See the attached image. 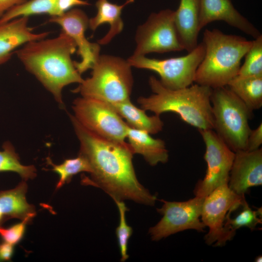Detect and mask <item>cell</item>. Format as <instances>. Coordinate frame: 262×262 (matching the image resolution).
<instances>
[{
  "label": "cell",
  "mask_w": 262,
  "mask_h": 262,
  "mask_svg": "<svg viewBox=\"0 0 262 262\" xmlns=\"http://www.w3.org/2000/svg\"><path fill=\"white\" fill-rule=\"evenodd\" d=\"M80 142L79 154L88 161L90 177L82 182L100 188L114 200L129 199L154 206L157 199L138 181L132 164V153L128 143L110 141L89 131L74 116L68 114Z\"/></svg>",
  "instance_id": "6da1fadb"
},
{
  "label": "cell",
  "mask_w": 262,
  "mask_h": 262,
  "mask_svg": "<svg viewBox=\"0 0 262 262\" xmlns=\"http://www.w3.org/2000/svg\"><path fill=\"white\" fill-rule=\"evenodd\" d=\"M76 51L74 41L62 31L55 38L27 43L16 51V54L26 69L63 106V88L73 83L80 84L83 80L71 59Z\"/></svg>",
  "instance_id": "7a4b0ae2"
},
{
  "label": "cell",
  "mask_w": 262,
  "mask_h": 262,
  "mask_svg": "<svg viewBox=\"0 0 262 262\" xmlns=\"http://www.w3.org/2000/svg\"><path fill=\"white\" fill-rule=\"evenodd\" d=\"M148 82L153 94L138 98L142 109L158 115L166 112L175 113L198 131L213 130L212 88L196 83L183 88L171 89L164 87L153 76L149 77Z\"/></svg>",
  "instance_id": "3957f363"
},
{
  "label": "cell",
  "mask_w": 262,
  "mask_h": 262,
  "mask_svg": "<svg viewBox=\"0 0 262 262\" xmlns=\"http://www.w3.org/2000/svg\"><path fill=\"white\" fill-rule=\"evenodd\" d=\"M202 42L205 54L196 70L194 82L215 89L227 86L238 75L241 60L253 41L214 29L205 30Z\"/></svg>",
  "instance_id": "277c9868"
},
{
  "label": "cell",
  "mask_w": 262,
  "mask_h": 262,
  "mask_svg": "<svg viewBox=\"0 0 262 262\" xmlns=\"http://www.w3.org/2000/svg\"><path fill=\"white\" fill-rule=\"evenodd\" d=\"M131 67L120 57L100 55L91 76L83 79L72 92L111 104L130 100L133 83Z\"/></svg>",
  "instance_id": "5b68a950"
},
{
  "label": "cell",
  "mask_w": 262,
  "mask_h": 262,
  "mask_svg": "<svg viewBox=\"0 0 262 262\" xmlns=\"http://www.w3.org/2000/svg\"><path fill=\"white\" fill-rule=\"evenodd\" d=\"M226 87L212 89L213 130L234 152L246 150L253 111Z\"/></svg>",
  "instance_id": "8992f818"
},
{
  "label": "cell",
  "mask_w": 262,
  "mask_h": 262,
  "mask_svg": "<svg viewBox=\"0 0 262 262\" xmlns=\"http://www.w3.org/2000/svg\"><path fill=\"white\" fill-rule=\"evenodd\" d=\"M205 54L203 42L186 55L165 59L131 55L127 60L131 67L149 70L160 77L161 83L171 89L190 86L194 82L196 70Z\"/></svg>",
  "instance_id": "52a82bcc"
},
{
  "label": "cell",
  "mask_w": 262,
  "mask_h": 262,
  "mask_svg": "<svg viewBox=\"0 0 262 262\" xmlns=\"http://www.w3.org/2000/svg\"><path fill=\"white\" fill-rule=\"evenodd\" d=\"M72 108L74 117L89 131L110 141L125 143L128 125L111 104L82 97L74 100Z\"/></svg>",
  "instance_id": "ba28073f"
},
{
  "label": "cell",
  "mask_w": 262,
  "mask_h": 262,
  "mask_svg": "<svg viewBox=\"0 0 262 262\" xmlns=\"http://www.w3.org/2000/svg\"><path fill=\"white\" fill-rule=\"evenodd\" d=\"M132 55L184 50L175 22V11L164 9L152 13L139 25L135 35Z\"/></svg>",
  "instance_id": "9c48e42d"
},
{
  "label": "cell",
  "mask_w": 262,
  "mask_h": 262,
  "mask_svg": "<svg viewBox=\"0 0 262 262\" xmlns=\"http://www.w3.org/2000/svg\"><path fill=\"white\" fill-rule=\"evenodd\" d=\"M245 199V196L235 193L228 183L217 187L204 198L201 217L205 226L209 228L204 237L207 244L221 246L231 240L235 234L226 229V217L241 206Z\"/></svg>",
  "instance_id": "30bf717a"
},
{
  "label": "cell",
  "mask_w": 262,
  "mask_h": 262,
  "mask_svg": "<svg viewBox=\"0 0 262 262\" xmlns=\"http://www.w3.org/2000/svg\"><path fill=\"white\" fill-rule=\"evenodd\" d=\"M199 131L205 146L204 158L207 167L204 178L197 183L194 194L204 198L217 187L228 183L235 152L213 130Z\"/></svg>",
  "instance_id": "8fae6325"
},
{
  "label": "cell",
  "mask_w": 262,
  "mask_h": 262,
  "mask_svg": "<svg viewBox=\"0 0 262 262\" xmlns=\"http://www.w3.org/2000/svg\"><path fill=\"white\" fill-rule=\"evenodd\" d=\"M204 199L196 196L181 202L161 199L163 204L157 210L163 217L156 225L149 229L152 240L157 241L187 229L203 231L205 226L200 217Z\"/></svg>",
  "instance_id": "7c38bea8"
},
{
  "label": "cell",
  "mask_w": 262,
  "mask_h": 262,
  "mask_svg": "<svg viewBox=\"0 0 262 262\" xmlns=\"http://www.w3.org/2000/svg\"><path fill=\"white\" fill-rule=\"evenodd\" d=\"M49 22L54 23L62 31L69 35L77 47V53L81 57L80 62L74 61L75 66L82 75L92 69L100 55V47L98 43L90 42L85 36L89 27V18L82 10L74 8L59 16H50Z\"/></svg>",
  "instance_id": "4fadbf2b"
},
{
  "label": "cell",
  "mask_w": 262,
  "mask_h": 262,
  "mask_svg": "<svg viewBox=\"0 0 262 262\" xmlns=\"http://www.w3.org/2000/svg\"><path fill=\"white\" fill-rule=\"evenodd\" d=\"M234 152L228 186L236 194L245 196L250 188L262 184V149Z\"/></svg>",
  "instance_id": "5bb4252c"
},
{
  "label": "cell",
  "mask_w": 262,
  "mask_h": 262,
  "mask_svg": "<svg viewBox=\"0 0 262 262\" xmlns=\"http://www.w3.org/2000/svg\"><path fill=\"white\" fill-rule=\"evenodd\" d=\"M217 20L223 21L255 39L261 35L257 28L234 8L230 0H200V30Z\"/></svg>",
  "instance_id": "9a60e30c"
},
{
  "label": "cell",
  "mask_w": 262,
  "mask_h": 262,
  "mask_svg": "<svg viewBox=\"0 0 262 262\" xmlns=\"http://www.w3.org/2000/svg\"><path fill=\"white\" fill-rule=\"evenodd\" d=\"M22 16L0 25V65L8 61L13 50L29 42L45 38L49 32L35 33Z\"/></svg>",
  "instance_id": "2e32d148"
},
{
  "label": "cell",
  "mask_w": 262,
  "mask_h": 262,
  "mask_svg": "<svg viewBox=\"0 0 262 262\" xmlns=\"http://www.w3.org/2000/svg\"><path fill=\"white\" fill-rule=\"evenodd\" d=\"M200 9V0H180L175 11L178 35L184 49L188 52L198 45Z\"/></svg>",
  "instance_id": "e0dca14e"
},
{
  "label": "cell",
  "mask_w": 262,
  "mask_h": 262,
  "mask_svg": "<svg viewBox=\"0 0 262 262\" xmlns=\"http://www.w3.org/2000/svg\"><path fill=\"white\" fill-rule=\"evenodd\" d=\"M150 134L128 126L126 138L132 153L141 155L151 166L166 163L168 153L165 142L161 139L152 137Z\"/></svg>",
  "instance_id": "ac0fdd59"
},
{
  "label": "cell",
  "mask_w": 262,
  "mask_h": 262,
  "mask_svg": "<svg viewBox=\"0 0 262 262\" xmlns=\"http://www.w3.org/2000/svg\"><path fill=\"white\" fill-rule=\"evenodd\" d=\"M133 2L134 0H127L124 4L118 5L108 0H97L96 2L97 13L95 16L89 19V27L95 31L103 24L110 25L108 33L98 41V43L100 45H106L122 31L124 28L121 16L122 9Z\"/></svg>",
  "instance_id": "d6986e66"
},
{
  "label": "cell",
  "mask_w": 262,
  "mask_h": 262,
  "mask_svg": "<svg viewBox=\"0 0 262 262\" xmlns=\"http://www.w3.org/2000/svg\"><path fill=\"white\" fill-rule=\"evenodd\" d=\"M27 188L23 180L14 188L0 191V208L5 220L16 218L29 223L35 216L34 206L26 200Z\"/></svg>",
  "instance_id": "ffe728a7"
},
{
  "label": "cell",
  "mask_w": 262,
  "mask_h": 262,
  "mask_svg": "<svg viewBox=\"0 0 262 262\" xmlns=\"http://www.w3.org/2000/svg\"><path fill=\"white\" fill-rule=\"evenodd\" d=\"M116 112L133 129L155 134L161 131L164 123L160 115L148 116L143 109L135 106L130 99L111 104Z\"/></svg>",
  "instance_id": "44dd1931"
},
{
  "label": "cell",
  "mask_w": 262,
  "mask_h": 262,
  "mask_svg": "<svg viewBox=\"0 0 262 262\" xmlns=\"http://www.w3.org/2000/svg\"><path fill=\"white\" fill-rule=\"evenodd\" d=\"M228 88L251 110L262 106V75L236 76L228 84Z\"/></svg>",
  "instance_id": "7402d4cb"
},
{
  "label": "cell",
  "mask_w": 262,
  "mask_h": 262,
  "mask_svg": "<svg viewBox=\"0 0 262 262\" xmlns=\"http://www.w3.org/2000/svg\"><path fill=\"white\" fill-rule=\"evenodd\" d=\"M57 0H29L15 6L0 17V25L16 18L35 15L56 16Z\"/></svg>",
  "instance_id": "603a6c76"
},
{
  "label": "cell",
  "mask_w": 262,
  "mask_h": 262,
  "mask_svg": "<svg viewBox=\"0 0 262 262\" xmlns=\"http://www.w3.org/2000/svg\"><path fill=\"white\" fill-rule=\"evenodd\" d=\"M13 172L17 173L24 180L33 179L36 176V169L33 165L21 164L19 158L12 145L6 142L3 150L0 151V172Z\"/></svg>",
  "instance_id": "cb8c5ba5"
},
{
  "label": "cell",
  "mask_w": 262,
  "mask_h": 262,
  "mask_svg": "<svg viewBox=\"0 0 262 262\" xmlns=\"http://www.w3.org/2000/svg\"><path fill=\"white\" fill-rule=\"evenodd\" d=\"M47 163L52 168L51 170L59 176V180L56 185V189H59L66 183H68L75 175L82 172L90 173L91 168L87 160L82 155L74 158L66 159L60 164H55L49 157Z\"/></svg>",
  "instance_id": "d4e9b609"
},
{
  "label": "cell",
  "mask_w": 262,
  "mask_h": 262,
  "mask_svg": "<svg viewBox=\"0 0 262 262\" xmlns=\"http://www.w3.org/2000/svg\"><path fill=\"white\" fill-rule=\"evenodd\" d=\"M242 209L236 217L231 218L229 212L225 223L226 229L235 234L236 230L242 227H247L253 230L258 224L262 223V209L253 211L249 207L246 199L241 205Z\"/></svg>",
  "instance_id": "484cf974"
},
{
  "label": "cell",
  "mask_w": 262,
  "mask_h": 262,
  "mask_svg": "<svg viewBox=\"0 0 262 262\" xmlns=\"http://www.w3.org/2000/svg\"><path fill=\"white\" fill-rule=\"evenodd\" d=\"M245 62L241 66L237 76L262 75V35L253 41L252 46L245 55Z\"/></svg>",
  "instance_id": "4316f807"
},
{
  "label": "cell",
  "mask_w": 262,
  "mask_h": 262,
  "mask_svg": "<svg viewBox=\"0 0 262 262\" xmlns=\"http://www.w3.org/2000/svg\"><path fill=\"white\" fill-rule=\"evenodd\" d=\"M118 208L119 222L115 233L121 254V262H125L129 258L128 245L130 238L132 233V229L127 223L126 213L129 210L123 201L114 200Z\"/></svg>",
  "instance_id": "83f0119b"
},
{
  "label": "cell",
  "mask_w": 262,
  "mask_h": 262,
  "mask_svg": "<svg viewBox=\"0 0 262 262\" xmlns=\"http://www.w3.org/2000/svg\"><path fill=\"white\" fill-rule=\"evenodd\" d=\"M21 221L8 228H3L0 225V236L4 242L15 246L21 240L28 224L25 221Z\"/></svg>",
  "instance_id": "f1b7e54d"
},
{
  "label": "cell",
  "mask_w": 262,
  "mask_h": 262,
  "mask_svg": "<svg viewBox=\"0 0 262 262\" xmlns=\"http://www.w3.org/2000/svg\"><path fill=\"white\" fill-rule=\"evenodd\" d=\"M262 144V124L257 128L251 130L247 138L246 146L247 151H253L259 149Z\"/></svg>",
  "instance_id": "f546056e"
},
{
  "label": "cell",
  "mask_w": 262,
  "mask_h": 262,
  "mask_svg": "<svg viewBox=\"0 0 262 262\" xmlns=\"http://www.w3.org/2000/svg\"><path fill=\"white\" fill-rule=\"evenodd\" d=\"M89 5V2L84 0H57L55 16L63 15L74 6Z\"/></svg>",
  "instance_id": "4dcf8cb0"
},
{
  "label": "cell",
  "mask_w": 262,
  "mask_h": 262,
  "mask_svg": "<svg viewBox=\"0 0 262 262\" xmlns=\"http://www.w3.org/2000/svg\"><path fill=\"white\" fill-rule=\"evenodd\" d=\"M14 246L4 241L0 244V261H8L11 259L14 252Z\"/></svg>",
  "instance_id": "1f68e13d"
},
{
  "label": "cell",
  "mask_w": 262,
  "mask_h": 262,
  "mask_svg": "<svg viewBox=\"0 0 262 262\" xmlns=\"http://www.w3.org/2000/svg\"><path fill=\"white\" fill-rule=\"evenodd\" d=\"M27 0H0V17L12 7L20 4Z\"/></svg>",
  "instance_id": "d6a6232c"
},
{
  "label": "cell",
  "mask_w": 262,
  "mask_h": 262,
  "mask_svg": "<svg viewBox=\"0 0 262 262\" xmlns=\"http://www.w3.org/2000/svg\"><path fill=\"white\" fill-rule=\"evenodd\" d=\"M5 221L2 211L0 208V225H1L3 221Z\"/></svg>",
  "instance_id": "836d02e7"
},
{
  "label": "cell",
  "mask_w": 262,
  "mask_h": 262,
  "mask_svg": "<svg viewBox=\"0 0 262 262\" xmlns=\"http://www.w3.org/2000/svg\"><path fill=\"white\" fill-rule=\"evenodd\" d=\"M262 256H259L256 257L255 259V262H261L262 261Z\"/></svg>",
  "instance_id": "e575fe53"
},
{
  "label": "cell",
  "mask_w": 262,
  "mask_h": 262,
  "mask_svg": "<svg viewBox=\"0 0 262 262\" xmlns=\"http://www.w3.org/2000/svg\"></svg>",
  "instance_id": "d590c367"
}]
</instances>
